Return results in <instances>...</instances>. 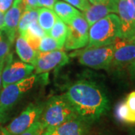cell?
<instances>
[{
    "label": "cell",
    "instance_id": "6da1fadb",
    "mask_svg": "<svg viewBox=\"0 0 135 135\" xmlns=\"http://www.w3.org/2000/svg\"><path fill=\"white\" fill-rule=\"evenodd\" d=\"M79 118L92 124L109 110V99L103 88L96 83L79 80L68 88L65 93Z\"/></svg>",
    "mask_w": 135,
    "mask_h": 135
},
{
    "label": "cell",
    "instance_id": "7a4b0ae2",
    "mask_svg": "<svg viewBox=\"0 0 135 135\" xmlns=\"http://www.w3.org/2000/svg\"><path fill=\"white\" fill-rule=\"evenodd\" d=\"M77 118V112L64 94L51 97L44 103L39 122L45 131Z\"/></svg>",
    "mask_w": 135,
    "mask_h": 135
},
{
    "label": "cell",
    "instance_id": "3957f363",
    "mask_svg": "<svg viewBox=\"0 0 135 135\" xmlns=\"http://www.w3.org/2000/svg\"><path fill=\"white\" fill-rule=\"evenodd\" d=\"M120 35V20L116 14H110L89 27V42L86 48L110 45Z\"/></svg>",
    "mask_w": 135,
    "mask_h": 135
},
{
    "label": "cell",
    "instance_id": "277c9868",
    "mask_svg": "<svg viewBox=\"0 0 135 135\" xmlns=\"http://www.w3.org/2000/svg\"><path fill=\"white\" fill-rule=\"evenodd\" d=\"M37 80L36 74L31 75L19 82L4 87L0 93V123L3 124L8 119L12 109L21 98L31 89Z\"/></svg>",
    "mask_w": 135,
    "mask_h": 135
},
{
    "label": "cell",
    "instance_id": "5b68a950",
    "mask_svg": "<svg viewBox=\"0 0 135 135\" xmlns=\"http://www.w3.org/2000/svg\"><path fill=\"white\" fill-rule=\"evenodd\" d=\"M114 52L113 44L102 47L85 48L81 52H75L71 56H77L81 65L93 69L108 70L110 66Z\"/></svg>",
    "mask_w": 135,
    "mask_h": 135
},
{
    "label": "cell",
    "instance_id": "8992f818",
    "mask_svg": "<svg viewBox=\"0 0 135 135\" xmlns=\"http://www.w3.org/2000/svg\"><path fill=\"white\" fill-rule=\"evenodd\" d=\"M44 103L35 102L29 104L23 111L5 127L11 135H20L29 127L39 121L44 109Z\"/></svg>",
    "mask_w": 135,
    "mask_h": 135
},
{
    "label": "cell",
    "instance_id": "52a82bcc",
    "mask_svg": "<svg viewBox=\"0 0 135 135\" xmlns=\"http://www.w3.org/2000/svg\"><path fill=\"white\" fill-rule=\"evenodd\" d=\"M114 52L109 69L122 71L128 69L135 59V38H118L113 43Z\"/></svg>",
    "mask_w": 135,
    "mask_h": 135
},
{
    "label": "cell",
    "instance_id": "ba28073f",
    "mask_svg": "<svg viewBox=\"0 0 135 135\" xmlns=\"http://www.w3.org/2000/svg\"><path fill=\"white\" fill-rule=\"evenodd\" d=\"M68 35L65 47L68 50H72L86 47L89 42V26L81 14L68 25Z\"/></svg>",
    "mask_w": 135,
    "mask_h": 135
},
{
    "label": "cell",
    "instance_id": "9c48e42d",
    "mask_svg": "<svg viewBox=\"0 0 135 135\" xmlns=\"http://www.w3.org/2000/svg\"><path fill=\"white\" fill-rule=\"evenodd\" d=\"M34 71L35 68L32 65L23 62V61L15 60L12 53H10L5 60L2 70V86L4 88L10 84L19 82L31 76Z\"/></svg>",
    "mask_w": 135,
    "mask_h": 135
},
{
    "label": "cell",
    "instance_id": "30bf717a",
    "mask_svg": "<svg viewBox=\"0 0 135 135\" xmlns=\"http://www.w3.org/2000/svg\"><path fill=\"white\" fill-rule=\"evenodd\" d=\"M69 61V57L65 51L61 50L50 52H40L37 56L34 65L35 74H43L53 69L66 65Z\"/></svg>",
    "mask_w": 135,
    "mask_h": 135
},
{
    "label": "cell",
    "instance_id": "8fae6325",
    "mask_svg": "<svg viewBox=\"0 0 135 135\" xmlns=\"http://www.w3.org/2000/svg\"><path fill=\"white\" fill-rule=\"evenodd\" d=\"M90 124L80 118L66 122L53 128L45 130L42 135H88Z\"/></svg>",
    "mask_w": 135,
    "mask_h": 135
},
{
    "label": "cell",
    "instance_id": "7c38bea8",
    "mask_svg": "<svg viewBox=\"0 0 135 135\" xmlns=\"http://www.w3.org/2000/svg\"><path fill=\"white\" fill-rule=\"evenodd\" d=\"M24 11L22 0H14L11 8L5 12V26L2 30L8 34L10 38L13 41L17 32L19 20Z\"/></svg>",
    "mask_w": 135,
    "mask_h": 135
},
{
    "label": "cell",
    "instance_id": "4fadbf2b",
    "mask_svg": "<svg viewBox=\"0 0 135 135\" xmlns=\"http://www.w3.org/2000/svg\"><path fill=\"white\" fill-rule=\"evenodd\" d=\"M118 5L107 2H98L92 4L90 7L82 13L89 27L97 21L105 17L110 14H116Z\"/></svg>",
    "mask_w": 135,
    "mask_h": 135
},
{
    "label": "cell",
    "instance_id": "5bb4252c",
    "mask_svg": "<svg viewBox=\"0 0 135 135\" xmlns=\"http://www.w3.org/2000/svg\"><path fill=\"white\" fill-rule=\"evenodd\" d=\"M16 52L23 62L32 65L34 66L39 51L35 50L21 35L16 40Z\"/></svg>",
    "mask_w": 135,
    "mask_h": 135
},
{
    "label": "cell",
    "instance_id": "9a60e30c",
    "mask_svg": "<svg viewBox=\"0 0 135 135\" xmlns=\"http://www.w3.org/2000/svg\"><path fill=\"white\" fill-rule=\"evenodd\" d=\"M53 9L59 18L67 25L69 24L77 16L82 14L72 5L62 1L56 2Z\"/></svg>",
    "mask_w": 135,
    "mask_h": 135
},
{
    "label": "cell",
    "instance_id": "2e32d148",
    "mask_svg": "<svg viewBox=\"0 0 135 135\" xmlns=\"http://www.w3.org/2000/svg\"><path fill=\"white\" fill-rule=\"evenodd\" d=\"M57 17H58L52 9L47 8H41L38 9V24L47 35H49Z\"/></svg>",
    "mask_w": 135,
    "mask_h": 135
},
{
    "label": "cell",
    "instance_id": "e0dca14e",
    "mask_svg": "<svg viewBox=\"0 0 135 135\" xmlns=\"http://www.w3.org/2000/svg\"><path fill=\"white\" fill-rule=\"evenodd\" d=\"M68 25L65 24L63 21L57 17L53 28L51 29L49 35L56 39L59 43L62 45H65V42L68 35Z\"/></svg>",
    "mask_w": 135,
    "mask_h": 135
},
{
    "label": "cell",
    "instance_id": "ac0fdd59",
    "mask_svg": "<svg viewBox=\"0 0 135 135\" xmlns=\"http://www.w3.org/2000/svg\"><path fill=\"white\" fill-rule=\"evenodd\" d=\"M38 9L39 8H33V9L27 10L23 13L17 26V32H19V34L26 31L28 29L29 25L32 24L35 21H38Z\"/></svg>",
    "mask_w": 135,
    "mask_h": 135
},
{
    "label": "cell",
    "instance_id": "d6986e66",
    "mask_svg": "<svg viewBox=\"0 0 135 135\" xmlns=\"http://www.w3.org/2000/svg\"><path fill=\"white\" fill-rule=\"evenodd\" d=\"M115 116L116 119L122 123L127 125H133V120L126 101H122L117 104L115 109Z\"/></svg>",
    "mask_w": 135,
    "mask_h": 135
},
{
    "label": "cell",
    "instance_id": "ffe728a7",
    "mask_svg": "<svg viewBox=\"0 0 135 135\" xmlns=\"http://www.w3.org/2000/svg\"><path fill=\"white\" fill-rule=\"evenodd\" d=\"M14 41L10 38L8 34L0 30V62H5L11 53V48Z\"/></svg>",
    "mask_w": 135,
    "mask_h": 135
},
{
    "label": "cell",
    "instance_id": "44dd1931",
    "mask_svg": "<svg viewBox=\"0 0 135 135\" xmlns=\"http://www.w3.org/2000/svg\"><path fill=\"white\" fill-rule=\"evenodd\" d=\"M63 45L52 38L50 35H47L41 38L39 44L38 50L40 52H50L54 50H59L62 49Z\"/></svg>",
    "mask_w": 135,
    "mask_h": 135
},
{
    "label": "cell",
    "instance_id": "7402d4cb",
    "mask_svg": "<svg viewBox=\"0 0 135 135\" xmlns=\"http://www.w3.org/2000/svg\"><path fill=\"white\" fill-rule=\"evenodd\" d=\"M126 104L128 110L130 112L131 117H132V120H133V125H135V90L131 92L127 96L126 99Z\"/></svg>",
    "mask_w": 135,
    "mask_h": 135
},
{
    "label": "cell",
    "instance_id": "603a6c76",
    "mask_svg": "<svg viewBox=\"0 0 135 135\" xmlns=\"http://www.w3.org/2000/svg\"><path fill=\"white\" fill-rule=\"evenodd\" d=\"M27 32H29V33L32 34L34 36H36L39 38H42L45 35H47L46 32L43 30V29L38 24V21H35L32 23V24L29 25L28 29H26Z\"/></svg>",
    "mask_w": 135,
    "mask_h": 135
},
{
    "label": "cell",
    "instance_id": "cb8c5ba5",
    "mask_svg": "<svg viewBox=\"0 0 135 135\" xmlns=\"http://www.w3.org/2000/svg\"><path fill=\"white\" fill-rule=\"evenodd\" d=\"M44 129L43 126L41 124V122L38 121L35 123H34L31 127L24 132H23L20 135H42L43 134Z\"/></svg>",
    "mask_w": 135,
    "mask_h": 135
},
{
    "label": "cell",
    "instance_id": "d4e9b609",
    "mask_svg": "<svg viewBox=\"0 0 135 135\" xmlns=\"http://www.w3.org/2000/svg\"><path fill=\"white\" fill-rule=\"evenodd\" d=\"M67 3L72 5L73 7L77 8L83 12L86 11L90 7V2L89 0H65Z\"/></svg>",
    "mask_w": 135,
    "mask_h": 135
},
{
    "label": "cell",
    "instance_id": "484cf974",
    "mask_svg": "<svg viewBox=\"0 0 135 135\" xmlns=\"http://www.w3.org/2000/svg\"><path fill=\"white\" fill-rule=\"evenodd\" d=\"M128 14L135 24V0H126Z\"/></svg>",
    "mask_w": 135,
    "mask_h": 135
},
{
    "label": "cell",
    "instance_id": "4316f807",
    "mask_svg": "<svg viewBox=\"0 0 135 135\" xmlns=\"http://www.w3.org/2000/svg\"><path fill=\"white\" fill-rule=\"evenodd\" d=\"M57 0H38V7L53 9Z\"/></svg>",
    "mask_w": 135,
    "mask_h": 135
},
{
    "label": "cell",
    "instance_id": "83f0119b",
    "mask_svg": "<svg viewBox=\"0 0 135 135\" xmlns=\"http://www.w3.org/2000/svg\"><path fill=\"white\" fill-rule=\"evenodd\" d=\"M25 11L38 8V0H22Z\"/></svg>",
    "mask_w": 135,
    "mask_h": 135
},
{
    "label": "cell",
    "instance_id": "f1b7e54d",
    "mask_svg": "<svg viewBox=\"0 0 135 135\" xmlns=\"http://www.w3.org/2000/svg\"><path fill=\"white\" fill-rule=\"evenodd\" d=\"M14 0H0V11L5 13L11 8Z\"/></svg>",
    "mask_w": 135,
    "mask_h": 135
},
{
    "label": "cell",
    "instance_id": "f546056e",
    "mask_svg": "<svg viewBox=\"0 0 135 135\" xmlns=\"http://www.w3.org/2000/svg\"><path fill=\"white\" fill-rule=\"evenodd\" d=\"M128 74H129L131 80H132V82L135 83V59L128 67Z\"/></svg>",
    "mask_w": 135,
    "mask_h": 135
},
{
    "label": "cell",
    "instance_id": "4dcf8cb0",
    "mask_svg": "<svg viewBox=\"0 0 135 135\" xmlns=\"http://www.w3.org/2000/svg\"><path fill=\"white\" fill-rule=\"evenodd\" d=\"M5 26V13L0 11V30H2Z\"/></svg>",
    "mask_w": 135,
    "mask_h": 135
},
{
    "label": "cell",
    "instance_id": "1f68e13d",
    "mask_svg": "<svg viewBox=\"0 0 135 135\" xmlns=\"http://www.w3.org/2000/svg\"><path fill=\"white\" fill-rule=\"evenodd\" d=\"M89 2H91L92 4H95L100 2H118L119 0H89Z\"/></svg>",
    "mask_w": 135,
    "mask_h": 135
},
{
    "label": "cell",
    "instance_id": "d6a6232c",
    "mask_svg": "<svg viewBox=\"0 0 135 135\" xmlns=\"http://www.w3.org/2000/svg\"><path fill=\"white\" fill-rule=\"evenodd\" d=\"M5 62H0V89L2 86V70H3V68L5 65Z\"/></svg>",
    "mask_w": 135,
    "mask_h": 135
},
{
    "label": "cell",
    "instance_id": "836d02e7",
    "mask_svg": "<svg viewBox=\"0 0 135 135\" xmlns=\"http://www.w3.org/2000/svg\"><path fill=\"white\" fill-rule=\"evenodd\" d=\"M0 135H11L8 132V131L5 129V128L0 127Z\"/></svg>",
    "mask_w": 135,
    "mask_h": 135
},
{
    "label": "cell",
    "instance_id": "e575fe53",
    "mask_svg": "<svg viewBox=\"0 0 135 135\" xmlns=\"http://www.w3.org/2000/svg\"><path fill=\"white\" fill-rule=\"evenodd\" d=\"M131 135H135V128L134 130L131 131Z\"/></svg>",
    "mask_w": 135,
    "mask_h": 135
}]
</instances>
